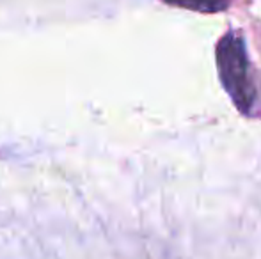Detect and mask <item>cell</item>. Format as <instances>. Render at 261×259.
<instances>
[{
	"label": "cell",
	"instance_id": "6da1fadb",
	"mask_svg": "<svg viewBox=\"0 0 261 259\" xmlns=\"http://www.w3.org/2000/svg\"><path fill=\"white\" fill-rule=\"evenodd\" d=\"M217 69L220 83L242 114L249 116L256 105L258 91L251 75L245 41L240 32H227L217 43Z\"/></svg>",
	"mask_w": 261,
	"mask_h": 259
},
{
	"label": "cell",
	"instance_id": "7a4b0ae2",
	"mask_svg": "<svg viewBox=\"0 0 261 259\" xmlns=\"http://www.w3.org/2000/svg\"><path fill=\"white\" fill-rule=\"evenodd\" d=\"M165 4L174 7H181V9L196 11V13H222V11L229 9L231 0H164Z\"/></svg>",
	"mask_w": 261,
	"mask_h": 259
}]
</instances>
